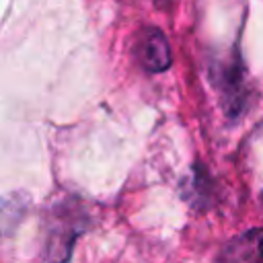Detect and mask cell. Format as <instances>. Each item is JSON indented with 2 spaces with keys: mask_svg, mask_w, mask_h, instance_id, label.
Masks as SVG:
<instances>
[{
  "mask_svg": "<svg viewBox=\"0 0 263 263\" xmlns=\"http://www.w3.org/2000/svg\"><path fill=\"white\" fill-rule=\"evenodd\" d=\"M86 212L82 203L74 197H66L49 210L47 228H45V247L47 257L53 263H64L70 257L74 238L84 228Z\"/></svg>",
  "mask_w": 263,
  "mask_h": 263,
  "instance_id": "1",
  "label": "cell"
},
{
  "mask_svg": "<svg viewBox=\"0 0 263 263\" xmlns=\"http://www.w3.org/2000/svg\"><path fill=\"white\" fill-rule=\"evenodd\" d=\"M218 263H263V228H253L232 238Z\"/></svg>",
  "mask_w": 263,
  "mask_h": 263,
  "instance_id": "2",
  "label": "cell"
},
{
  "mask_svg": "<svg viewBox=\"0 0 263 263\" xmlns=\"http://www.w3.org/2000/svg\"><path fill=\"white\" fill-rule=\"evenodd\" d=\"M138 60L150 72H162L171 66V49L166 37L158 29H146L138 39Z\"/></svg>",
  "mask_w": 263,
  "mask_h": 263,
  "instance_id": "3",
  "label": "cell"
}]
</instances>
